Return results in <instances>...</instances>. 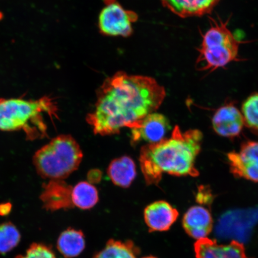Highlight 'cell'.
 I'll return each instance as SVG.
<instances>
[{"instance_id": "17", "label": "cell", "mask_w": 258, "mask_h": 258, "mask_svg": "<svg viewBox=\"0 0 258 258\" xmlns=\"http://www.w3.org/2000/svg\"><path fill=\"white\" fill-rule=\"evenodd\" d=\"M138 248L133 242L109 240L94 258H137Z\"/></svg>"}, {"instance_id": "10", "label": "cell", "mask_w": 258, "mask_h": 258, "mask_svg": "<svg viewBox=\"0 0 258 258\" xmlns=\"http://www.w3.org/2000/svg\"><path fill=\"white\" fill-rule=\"evenodd\" d=\"M72 190L73 187L63 180H50L44 183L40 197L44 208L53 212L73 208Z\"/></svg>"}, {"instance_id": "11", "label": "cell", "mask_w": 258, "mask_h": 258, "mask_svg": "<svg viewBox=\"0 0 258 258\" xmlns=\"http://www.w3.org/2000/svg\"><path fill=\"white\" fill-rule=\"evenodd\" d=\"M195 251L196 258H250L244 245L236 240L219 244L217 240L202 238L196 242Z\"/></svg>"}, {"instance_id": "12", "label": "cell", "mask_w": 258, "mask_h": 258, "mask_svg": "<svg viewBox=\"0 0 258 258\" xmlns=\"http://www.w3.org/2000/svg\"><path fill=\"white\" fill-rule=\"evenodd\" d=\"M179 217V212L168 202L151 203L144 211V219L150 231L169 230Z\"/></svg>"}, {"instance_id": "7", "label": "cell", "mask_w": 258, "mask_h": 258, "mask_svg": "<svg viewBox=\"0 0 258 258\" xmlns=\"http://www.w3.org/2000/svg\"><path fill=\"white\" fill-rule=\"evenodd\" d=\"M227 159L235 177L258 183V142H245L239 151L228 153Z\"/></svg>"}, {"instance_id": "16", "label": "cell", "mask_w": 258, "mask_h": 258, "mask_svg": "<svg viewBox=\"0 0 258 258\" xmlns=\"http://www.w3.org/2000/svg\"><path fill=\"white\" fill-rule=\"evenodd\" d=\"M85 236L82 231L69 228L62 232L58 238L57 248L66 258L78 256L85 248Z\"/></svg>"}, {"instance_id": "9", "label": "cell", "mask_w": 258, "mask_h": 258, "mask_svg": "<svg viewBox=\"0 0 258 258\" xmlns=\"http://www.w3.org/2000/svg\"><path fill=\"white\" fill-rule=\"evenodd\" d=\"M212 122L216 133L228 138L238 137L245 125L241 111L232 102L218 108L213 116Z\"/></svg>"}, {"instance_id": "1", "label": "cell", "mask_w": 258, "mask_h": 258, "mask_svg": "<svg viewBox=\"0 0 258 258\" xmlns=\"http://www.w3.org/2000/svg\"><path fill=\"white\" fill-rule=\"evenodd\" d=\"M166 95L165 89L154 79L119 72L97 90L94 108L86 121L95 135L118 134L122 128L131 129L156 112Z\"/></svg>"}, {"instance_id": "23", "label": "cell", "mask_w": 258, "mask_h": 258, "mask_svg": "<svg viewBox=\"0 0 258 258\" xmlns=\"http://www.w3.org/2000/svg\"><path fill=\"white\" fill-rule=\"evenodd\" d=\"M143 258H157V257H154V256H147V257H144Z\"/></svg>"}, {"instance_id": "18", "label": "cell", "mask_w": 258, "mask_h": 258, "mask_svg": "<svg viewBox=\"0 0 258 258\" xmlns=\"http://www.w3.org/2000/svg\"><path fill=\"white\" fill-rule=\"evenodd\" d=\"M98 201V190L91 183L80 182L73 188L72 202L77 208L90 209L94 207Z\"/></svg>"}, {"instance_id": "2", "label": "cell", "mask_w": 258, "mask_h": 258, "mask_svg": "<svg viewBox=\"0 0 258 258\" xmlns=\"http://www.w3.org/2000/svg\"><path fill=\"white\" fill-rule=\"evenodd\" d=\"M203 139L198 129L183 132L175 125L169 138L142 147L139 160L147 184L159 185L164 173L198 176L196 163L202 150Z\"/></svg>"}, {"instance_id": "8", "label": "cell", "mask_w": 258, "mask_h": 258, "mask_svg": "<svg viewBox=\"0 0 258 258\" xmlns=\"http://www.w3.org/2000/svg\"><path fill=\"white\" fill-rule=\"evenodd\" d=\"M170 129V122L166 116L156 112L151 113L131 128V143L141 142L153 144L165 139Z\"/></svg>"}, {"instance_id": "4", "label": "cell", "mask_w": 258, "mask_h": 258, "mask_svg": "<svg viewBox=\"0 0 258 258\" xmlns=\"http://www.w3.org/2000/svg\"><path fill=\"white\" fill-rule=\"evenodd\" d=\"M83 157L74 138L70 135H61L35 153L33 163L43 178L63 180L79 168Z\"/></svg>"}, {"instance_id": "3", "label": "cell", "mask_w": 258, "mask_h": 258, "mask_svg": "<svg viewBox=\"0 0 258 258\" xmlns=\"http://www.w3.org/2000/svg\"><path fill=\"white\" fill-rule=\"evenodd\" d=\"M57 106L52 99L43 97L36 101L0 99V130L25 132L29 140L47 135L43 113L57 117Z\"/></svg>"}, {"instance_id": "20", "label": "cell", "mask_w": 258, "mask_h": 258, "mask_svg": "<svg viewBox=\"0 0 258 258\" xmlns=\"http://www.w3.org/2000/svg\"><path fill=\"white\" fill-rule=\"evenodd\" d=\"M241 112L245 125L258 135V93H254L245 100Z\"/></svg>"}, {"instance_id": "22", "label": "cell", "mask_w": 258, "mask_h": 258, "mask_svg": "<svg viewBox=\"0 0 258 258\" xmlns=\"http://www.w3.org/2000/svg\"><path fill=\"white\" fill-rule=\"evenodd\" d=\"M12 209L11 203H3L0 205V215L6 216L10 214Z\"/></svg>"}, {"instance_id": "19", "label": "cell", "mask_w": 258, "mask_h": 258, "mask_svg": "<svg viewBox=\"0 0 258 258\" xmlns=\"http://www.w3.org/2000/svg\"><path fill=\"white\" fill-rule=\"evenodd\" d=\"M20 232L11 222L0 224V254H5L14 249L21 241Z\"/></svg>"}, {"instance_id": "5", "label": "cell", "mask_w": 258, "mask_h": 258, "mask_svg": "<svg viewBox=\"0 0 258 258\" xmlns=\"http://www.w3.org/2000/svg\"><path fill=\"white\" fill-rule=\"evenodd\" d=\"M211 28L203 35L196 62L198 70L214 71L241 59L238 55L241 42L221 19L209 18Z\"/></svg>"}, {"instance_id": "13", "label": "cell", "mask_w": 258, "mask_h": 258, "mask_svg": "<svg viewBox=\"0 0 258 258\" xmlns=\"http://www.w3.org/2000/svg\"><path fill=\"white\" fill-rule=\"evenodd\" d=\"M213 224L211 212L201 206L190 208L182 220L183 228L186 233L198 240L208 236L212 230Z\"/></svg>"}, {"instance_id": "14", "label": "cell", "mask_w": 258, "mask_h": 258, "mask_svg": "<svg viewBox=\"0 0 258 258\" xmlns=\"http://www.w3.org/2000/svg\"><path fill=\"white\" fill-rule=\"evenodd\" d=\"M164 7L180 18L209 14L220 0H160Z\"/></svg>"}, {"instance_id": "15", "label": "cell", "mask_w": 258, "mask_h": 258, "mask_svg": "<svg viewBox=\"0 0 258 258\" xmlns=\"http://www.w3.org/2000/svg\"><path fill=\"white\" fill-rule=\"evenodd\" d=\"M108 175L115 185L128 188L136 177V164L131 157L117 158L109 164Z\"/></svg>"}, {"instance_id": "21", "label": "cell", "mask_w": 258, "mask_h": 258, "mask_svg": "<svg viewBox=\"0 0 258 258\" xmlns=\"http://www.w3.org/2000/svg\"><path fill=\"white\" fill-rule=\"evenodd\" d=\"M16 258H57L51 248L42 243L32 244L24 255Z\"/></svg>"}, {"instance_id": "6", "label": "cell", "mask_w": 258, "mask_h": 258, "mask_svg": "<svg viewBox=\"0 0 258 258\" xmlns=\"http://www.w3.org/2000/svg\"><path fill=\"white\" fill-rule=\"evenodd\" d=\"M105 6L99 16L98 25L102 34L128 37L133 32L132 24L138 19L136 13L125 10L117 0H104Z\"/></svg>"}]
</instances>
